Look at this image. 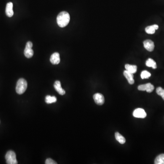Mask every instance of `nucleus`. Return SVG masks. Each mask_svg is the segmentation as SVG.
<instances>
[{"instance_id":"nucleus-1","label":"nucleus","mask_w":164,"mask_h":164,"mask_svg":"<svg viewBox=\"0 0 164 164\" xmlns=\"http://www.w3.org/2000/svg\"><path fill=\"white\" fill-rule=\"evenodd\" d=\"M70 15L67 12H62L57 16V22L58 25L61 27L67 26L70 22Z\"/></svg>"},{"instance_id":"nucleus-20","label":"nucleus","mask_w":164,"mask_h":164,"mask_svg":"<svg viewBox=\"0 0 164 164\" xmlns=\"http://www.w3.org/2000/svg\"><path fill=\"white\" fill-rule=\"evenodd\" d=\"M156 93L157 95L161 96V97L163 98V100H164V90L162 89L161 87H157L156 89Z\"/></svg>"},{"instance_id":"nucleus-21","label":"nucleus","mask_w":164,"mask_h":164,"mask_svg":"<svg viewBox=\"0 0 164 164\" xmlns=\"http://www.w3.org/2000/svg\"><path fill=\"white\" fill-rule=\"evenodd\" d=\"M45 164H57V163H56L54 160H52V159H50V158H48V159H47L46 160V161H45Z\"/></svg>"},{"instance_id":"nucleus-19","label":"nucleus","mask_w":164,"mask_h":164,"mask_svg":"<svg viewBox=\"0 0 164 164\" xmlns=\"http://www.w3.org/2000/svg\"><path fill=\"white\" fill-rule=\"evenodd\" d=\"M140 76L142 79H148L151 76V74L148 71L144 70L141 72Z\"/></svg>"},{"instance_id":"nucleus-12","label":"nucleus","mask_w":164,"mask_h":164,"mask_svg":"<svg viewBox=\"0 0 164 164\" xmlns=\"http://www.w3.org/2000/svg\"><path fill=\"white\" fill-rule=\"evenodd\" d=\"M124 75L130 85H133L134 84V79L133 74L129 73L127 70H125L124 72Z\"/></svg>"},{"instance_id":"nucleus-17","label":"nucleus","mask_w":164,"mask_h":164,"mask_svg":"<svg viewBox=\"0 0 164 164\" xmlns=\"http://www.w3.org/2000/svg\"><path fill=\"white\" fill-rule=\"evenodd\" d=\"M155 164H164V154H162L157 156L155 160Z\"/></svg>"},{"instance_id":"nucleus-7","label":"nucleus","mask_w":164,"mask_h":164,"mask_svg":"<svg viewBox=\"0 0 164 164\" xmlns=\"http://www.w3.org/2000/svg\"><path fill=\"white\" fill-rule=\"evenodd\" d=\"M93 98L95 102L98 105H101L105 103V98L102 94L100 93H96L93 96Z\"/></svg>"},{"instance_id":"nucleus-4","label":"nucleus","mask_w":164,"mask_h":164,"mask_svg":"<svg viewBox=\"0 0 164 164\" xmlns=\"http://www.w3.org/2000/svg\"><path fill=\"white\" fill-rule=\"evenodd\" d=\"M33 46V43L30 41L27 42L26 44L24 53L25 57H27V58L29 59V58H32L33 55V51L32 48Z\"/></svg>"},{"instance_id":"nucleus-8","label":"nucleus","mask_w":164,"mask_h":164,"mask_svg":"<svg viewBox=\"0 0 164 164\" xmlns=\"http://www.w3.org/2000/svg\"><path fill=\"white\" fill-rule=\"evenodd\" d=\"M144 47L147 51L152 52L155 48L154 43L150 40H146L143 43Z\"/></svg>"},{"instance_id":"nucleus-11","label":"nucleus","mask_w":164,"mask_h":164,"mask_svg":"<svg viewBox=\"0 0 164 164\" xmlns=\"http://www.w3.org/2000/svg\"><path fill=\"white\" fill-rule=\"evenodd\" d=\"M6 13L8 17H12L14 14L13 11V3L12 2H8L7 4L6 8Z\"/></svg>"},{"instance_id":"nucleus-3","label":"nucleus","mask_w":164,"mask_h":164,"mask_svg":"<svg viewBox=\"0 0 164 164\" xmlns=\"http://www.w3.org/2000/svg\"><path fill=\"white\" fill-rule=\"evenodd\" d=\"M5 158L6 160L7 164H17L18 163L15 152L12 150H9L7 153Z\"/></svg>"},{"instance_id":"nucleus-5","label":"nucleus","mask_w":164,"mask_h":164,"mask_svg":"<svg viewBox=\"0 0 164 164\" xmlns=\"http://www.w3.org/2000/svg\"><path fill=\"white\" fill-rule=\"evenodd\" d=\"M133 114L134 117L138 118H144L146 117L147 116L144 109L141 108H136L134 111Z\"/></svg>"},{"instance_id":"nucleus-2","label":"nucleus","mask_w":164,"mask_h":164,"mask_svg":"<svg viewBox=\"0 0 164 164\" xmlns=\"http://www.w3.org/2000/svg\"><path fill=\"white\" fill-rule=\"evenodd\" d=\"M27 83L24 79H20L18 80L16 85V90L17 94L22 95L23 94L27 89Z\"/></svg>"},{"instance_id":"nucleus-18","label":"nucleus","mask_w":164,"mask_h":164,"mask_svg":"<svg viewBox=\"0 0 164 164\" xmlns=\"http://www.w3.org/2000/svg\"><path fill=\"white\" fill-rule=\"evenodd\" d=\"M57 99L56 97L51 96L50 95H47L45 98V102L48 104H51L54 103L57 101Z\"/></svg>"},{"instance_id":"nucleus-16","label":"nucleus","mask_w":164,"mask_h":164,"mask_svg":"<svg viewBox=\"0 0 164 164\" xmlns=\"http://www.w3.org/2000/svg\"><path fill=\"white\" fill-rule=\"evenodd\" d=\"M146 65L147 67H152L153 69H156L157 68L156 62L151 59H149L146 62Z\"/></svg>"},{"instance_id":"nucleus-6","label":"nucleus","mask_w":164,"mask_h":164,"mask_svg":"<svg viewBox=\"0 0 164 164\" xmlns=\"http://www.w3.org/2000/svg\"><path fill=\"white\" fill-rule=\"evenodd\" d=\"M138 89L140 91H146L148 92H151L154 90V86L150 83H148L145 85H140L138 87Z\"/></svg>"},{"instance_id":"nucleus-13","label":"nucleus","mask_w":164,"mask_h":164,"mask_svg":"<svg viewBox=\"0 0 164 164\" xmlns=\"http://www.w3.org/2000/svg\"><path fill=\"white\" fill-rule=\"evenodd\" d=\"M159 28V26L157 25H153L148 26L145 28V32L148 34H153L155 33V30Z\"/></svg>"},{"instance_id":"nucleus-10","label":"nucleus","mask_w":164,"mask_h":164,"mask_svg":"<svg viewBox=\"0 0 164 164\" xmlns=\"http://www.w3.org/2000/svg\"><path fill=\"white\" fill-rule=\"evenodd\" d=\"M50 62L53 64H58L60 62V58L59 53H55L51 55Z\"/></svg>"},{"instance_id":"nucleus-15","label":"nucleus","mask_w":164,"mask_h":164,"mask_svg":"<svg viewBox=\"0 0 164 164\" xmlns=\"http://www.w3.org/2000/svg\"><path fill=\"white\" fill-rule=\"evenodd\" d=\"M115 137H116V139L119 142V143L121 144H124L125 143V141H126L125 139L119 133L116 132L115 134Z\"/></svg>"},{"instance_id":"nucleus-14","label":"nucleus","mask_w":164,"mask_h":164,"mask_svg":"<svg viewBox=\"0 0 164 164\" xmlns=\"http://www.w3.org/2000/svg\"><path fill=\"white\" fill-rule=\"evenodd\" d=\"M125 68L126 70L133 74H135L137 72V67L136 65H133L129 64L125 65Z\"/></svg>"},{"instance_id":"nucleus-9","label":"nucleus","mask_w":164,"mask_h":164,"mask_svg":"<svg viewBox=\"0 0 164 164\" xmlns=\"http://www.w3.org/2000/svg\"><path fill=\"white\" fill-rule=\"evenodd\" d=\"M54 87L59 95H63L65 94V91L61 87V83L59 81H55L54 84Z\"/></svg>"}]
</instances>
